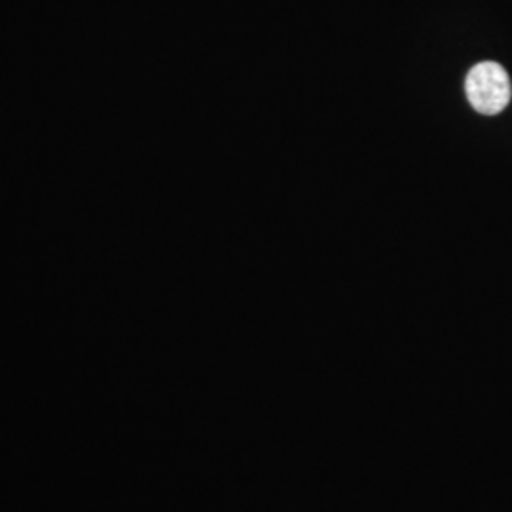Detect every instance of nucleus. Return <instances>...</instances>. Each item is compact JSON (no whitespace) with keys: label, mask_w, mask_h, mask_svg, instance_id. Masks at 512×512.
Segmentation results:
<instances>
[{"label":"nucleus","mask_w":512,"mask_h":512,"mask_svg":"<svg viewBox=\"0 0 512 512\" xmlns=\"http://www.w3.org/2000/svg\"><path fill=\"white\" fill-rule=\"evenodd\" d=\"M465 92L473 109L480 114L494 116L507 109L511 101V78L499 63L484 61L467 74Z\"/></svg>","instance_id":"f257e3e1"}]
</instances>
